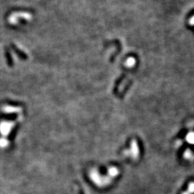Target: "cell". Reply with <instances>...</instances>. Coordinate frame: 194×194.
I'll use <instances>...</instances> for the list:
<instances>
[{
  "label": "cell",
  "mask_w": 194,
  "mask_h": 194,
  "mask_svg": "<svg viewBox=\"0 0 194 194\" xmlns=\"http://www.w3.org/2000/svg\"><path fill=\"white\" fill-rule=\"evenodd\" d=\"M135 63H136V60H135L133 57H130L128 58L127 61H126V66L132 68L135 65Z\"/></svg>",
  "instance_id": "cell-4"
},
{
  "label": "cell",
  "mask_w": 194,
  "mask_h": 194,
  "mask_svg": "<svg viewBox=\"0 0 194 194\" xmlns=\"http://www.w3.org/2000/svg\"><path fill=\"white\" fill-rule=\"evenodd\" d=\"M193 156V153H192L191 150H186L185 153H184V157L186 159H190V158L192 157Z\"/></svg>",
  "instance_id": "cell-6"
},
{
  "label": "cell",
  "mask_w": 194,
  "mask_h": 194,
  "mask_svg": "<svg viewBox=\"0 0 194 194\" xmlns=\"http://www.w3.org/2000/svg\"><path fill=\"white\" fill-rule=\"evenodd\" d=\"M124 154L127 156H131L134 160H137L140 155V148L136 139H133L130 142V149L124 150Z\"/></svg>",
  "instance_id": "cell-1"
},
{
  "label": "cell",
  "mask_w": 194,
  "mask_h": 194,
  "mask_svg": "<svg viewBox=\"0 0 194 194\" xmlns=\"http://www.w3.org/2000/svg\"><path fill=\"white\" fill-rule=\"evenodd\" d=\"M194 193V182H191L188 184V190L182 194H193Z\"/></svg>",
  "instance_id": "cell-3"
},
{
  "label": "cell",
  "mask_w": 194,
  "mask_h": 194,
  "mask_svg": "<svg viewBox=\"0 0 194 194\" xmlns=\"http://www.w3.org/2000/svg\"><path fill=\"white\" fill-rule=\"evenodd\" d=\"M108 172H109V175L112 177V178H114V177L117 176L119 173V171L118 169L115 167H110V168L109 169Z\"/></svg>",
  "instance_id": "cell-2"
},
{
  "label": "cell",
  "mask_w": 194,
  "mask_h": 194,
  "mask_svg": "<svg viewBox=\"0 0 194 194\" xmlns=\"http://www.w3.org/2000/svg\"><path fill=\"white\" fill-rule=\"evenodd\" d=\"M189 24L191 26H194V15L189 20Z\"/></svg>",
  "instance_id": "cell-7"
},
{
  "label": "cell",
  "mask_w": 194,
  "mask_h": 194,
  "mask_svg": "<svg viewBox=\"0 0 194 194\" xmlns=\"http://www.w3.org/2000/svg\"><path fill=\"white\" fill-rule=\"evenodd\" d=\"M186 140L188 142L191 143V144H194V133H189L186 136Z\"/></svg>",
  "instance_id": "cell-5"
}]
</instances>
